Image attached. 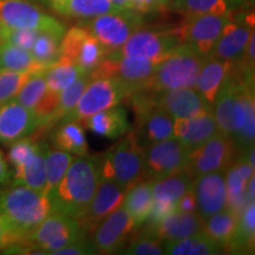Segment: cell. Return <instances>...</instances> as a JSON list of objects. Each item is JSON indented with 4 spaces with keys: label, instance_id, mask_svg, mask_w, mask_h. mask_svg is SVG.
Here are the masks:
<instances>
[{
    "label": "cell",
    "instance_id": "6da1fadb",
    "mask_svg": "<svg viewBox=\"0 0 255 255\" xmlns=\"http://www.w3.org/2000/svg\"><path fill=\"white\" fill-rule=\"evenodd\" d=\"M100 181L97 157L83 155L73 158L68 171L50 196L55 212L82 219Z\"/></svg>",
    "mask_w": 255,
    "mask_h": 255
},
{
    "label": "cell",
    "instance_id": "7a4b0ae2",
    "mask_svg": "<svg viewBox=\"0 0 255 255\" xmlns=\"http://www.w3.org/2000/svg\"><path fill=\"white\" fill-rule=\"evenodd\" d=\"M97 158L101 180H110L128 190L145 180L144 146L130 131Z\"/></svg>",
    "mask_w": 255,
    "mask_h": 255
},
{
    "label": "cell",
    "instance_id": "3957f363",
    "mask_svg": "<svg viewBox=\"0 0 255 255\" xmlns=\"http://www.w3.org/2000/svg\"><path fill=\"white\" fill-rule=\"evenodd\" d=\"M0 209L21 239L55 212L46 194L21 184L0 191Z\"/></svg>",
    "mask_w": 255,
    "mask_h": 255
},
{
    "label": "cell",
    "instance_id": "277c9868",
    "mask_svg": "<svg viewBox=\"0 0 255 255\" xmlns=\"http://www.w3.org/2000/svg\"><path fill=\"white\" fill-rule=\"evenodd\" d=\"M79 220L53 212L17 244L30 248L31 254H53L85 235Z\"/></svg>",
    "mask_w": 255,
    "mask_h": 255
},
{
    "label": "cell",
    "instance_id": "5b68a950",
    "mask_svg": "<svg viewBox=\"0 0 255 255\" xmlns=\"http://www.w3.org/2000/svg\"><path fill=\"white\" fill-rule=\"evenodd\" d=\"M206 58L186 44H181L167 58L156 65L154 75L146 88H150L157 94L173 89L194 88Z\"/></svg>",
    "mask_w": 255,
    "mask_h": 255
},
{
    "label": "cell",
    "instance_id": "8992f818",
    "mask_svg": "<svg viewBox=\"0 0 255 255\" xmlns=\"http://www.w3.org/2000/svg\"><path fill=\"white\" fill-rule=\"evenodd\" d=\"M79 25L100 41L108 53H111L119 50L133 32L143 27L144 21L138 12L133 9H121L83 19Z\"/></svg>",
    "mask_w": 255,
    "mask_h": 255
},
{
    "label": "cell",
    "instance_id": "52a82bcc",
    "mask_svg": "<svg viewBox=\"0 0 255 255\" xmlns=\"http://www.w3.org/2000/svg\"><path fill=\"white\" fill-rule=\"evenodd\" d=\"M156 65L157 64L148 59L120 56L111 52L105 56L97 68L92 70L90 79L100 77L115 78L122 83L129 95H131L139 89L148 87L149 81L156 70Z\"/></svg>",
    "mask_w": 255,
    "mask_h": 255
},
{
    "label": "cell",
    "instance_id": "ba28073f",
    "mask_svg": "<svg viewBox=\"0 0 255 255\" xmlns=\"http://www.w3.org/2000/svg\"><path fill=\"white\" fill-rule=\"evenodd\" d=\"M128 96L127 88L117 79L111 77L90 79L76 107L62 122L73 121L84 124L92 115L120 104Z\"/></svg>",
    "mask_w": 255,
    "mask_h": 255
},
{
    "label": "cell",
    "instance_id": "9c48e42d",
    "mask_svg": "<svg viewBox=\"0 0 255 255\" xmlns=\"http://www.w3.org/2000/svg\"><path fill=\"white\" fill-rule=\"evenodd\" d=\"M238 156L237 146L231 137L221 132L189 151L183 171L191 178L209 173L226 171Z\"/></svg>",
    "mask_w": 255,
    "mask_h": 255
},
{
    "label": "cell",
    "instance_id": "30bf717a",
    "mask_svg": "<svg viewBox=\"0 0 255 255\" xmlns=\"http://www.w3.org/2000/svg\"><path fill=\"white\" fill-rule=\"evenodd\" d=\"M182 41L178 36L177 28L174 30H152L138 28L133 32L126 43L115 51L120 56L144 58L154 64H159L167 58Z\"/></svg>",
    "mask_w": 255,
    "mask_h": 255
},
{
    "label": "cell",
    "instance_id": "8fae6325",
    "mask_svg": "<svg viewBox=\"0 0 255 255\" xmlns=\"http://www.w3.org/2000/svg\"><path fill=\"white\" fill-rule=\"evenodd\" d=\"M0 26L24 28L64 36L66 28L27 0H0Z\"/></svg>",
    "mask_w": 255,
    "mask_h": 255
},
{
    "label": "cell",
    "instance_id": "7c38bea8",
    "mask_svg": "<svg viewBox=\"0 0 255 255\" xmlns=\"http://www.w3.org/2000/svg\"><path fill=\"white\" fill-rule=\"evenodd\" d=\"M232 12L226 14H201L188 17L187 21L177 27L182 44L195 52L208 57L221 36L225 25L231 20Z\"/></svg>",
    "mask_w": 255,
    "mask_h": 255
},
{
    "label": "cell",
    "instance_id": "4fadbf2b",
    "mask_svg": "<svg viewBox=\"0 0 255 255\" xmlns=\"http://www.w3.org/2000/svg\"><path fill=\"white\" fill-rule=\"evenodd\" d=\"M188 154L186 146L175 137L149 144L144 148L145 180H159L183 171Z\"/></svg>",
    "mask_w": 255,
    "mask_h": 255
},
{
    "label": "cell",
    "instance_id": "5bb4252c",
    "mask_svg": "<svg viewBox=\"0 0 255 255\" xmlns=\"http://www.w3.org/2000/svg\"><path fill=\"white\" fill-rule=\"evenodd\" d=\"M107 55L108 52L100 41L81 25L65 31L60 40L59 59L77 64L89 75Z\"/></svg>",
    "mask_w": 255,
    "mask_h": 255
},
{
    "label": "cell",
    "instance_id": "9a60e30c",
    "mask_svg": "<svg viewBox=\"0 0 255 255\" xmlns=\"http://www.w3.org/2000/svg\"><path fill=\"white\" fill-rule=\"evenodd\" d=\"M133 229L135 225L131 216L123 206L114 210L95 227L92 244L97 254H111L120 251Z\"/></svg>",
    "mask_w": 255,
    "mask_h": 255
},
{
    "label": "cell",
    "instance_id": "2e32d148",
    "mask_svg": "<svg viewBox=\"0 0 255 255\" xmlns=\"http://www.w3.org/2000/svg\"><path fill=\"white\" fill-rule=\"evenodd\" d=\"M254 32V13L240 19L233 17L223 27L221 36L208 57L238 63L244 53L251 34Z\"/></svg>",
    "mask_w": 255,
    "mask_h": 255
},
{
    "label": "cell",
    "instance_id": "e0dca14e",
    "mask_svg": "<svg viewBox=\"0 0 255 255\" xmlns=\"http://www.w3.org/2000/svg\"><path fill=\"white\" fill-rule=\"evenodd\" d=\"M39 128L36 115L15 100L0 107V144H12L31 136Z\"/></svg>",
    "mask_w": 255,
    "mask_h": 255
},
{
    "label": "cell",
    "instance_id": "ac0fdd59",
    "mask_svg": "<svg viewBox=\"0 0 255 255\" xmlns=\"http://www.w3.org/2000/svg\"><path fill=\"white\" fill-rule=\"evenodd\" d=\"M127 190L110 180H101L95 195L79 222L85 231H92L96 226L114 210L122 206Z\"/></svg>",
    "mask_w": 255,
    "mask_h": 255
},
{
    "label": "cell",
    "instance_id": "d6986e66",
    "mask_svg": "<svg viewBox=\"0 0 255 255\" xmlns=\"http://www.w3.org/2000/svg\"><path fill=\"white\" fill-rule=\"evenodd\" d=\"M59 94L51 91L47 88L44 73H34L27 79L14 100L36 115L41 128L47 117L55 110Z\"/></svg>",
    "mask_w": 255,
    "mask_h": 255
},
{
    "label": "cell",
    "instance_id": "ffe728a7",
    "mask_svg": "<svg viewBox=\"0 0 255 255\" xmlns=\"http://www.w3.org/2000/svg\"><path fill=\"white\" fill-rule=\"evenodd\" d=\"M193 190L196 197L197 213L203 220L226 208L225 171L209 173L194 178Z\"/></svg>",
    "mask_w": 255,
    "mask_h": 255
},
{
    "label": "cell",
    "instance_id": "44dd1931",
    "mask_svg": "<svg viewBox=\"0 0 255 255\" xmlns=\"http://www.w3.org/2000/svg\"><path fill=\"white\" fill-rule=\"evenodd\" d=\"M157 107L174 119H190L212 111V107L193 88L173 89L158 94Z\"/></svg>",
    "mask_w": 255,
    "mask_h": 255
},
{
    "label": "cell",
    "instance_id": "7402d4cb",
    "mask_svg": "<svg viewBox=\"0 0 255 255\" xmlns=\"http://www.w3.org/2000/svg\"><path fill=\"white\" fill-rule=\"evenodd\" d=\"M218 132V126L212 111L190 119L174 120L173 135L186 146L188 151L196 149Z\"/></svg>",
    "mask_w": 255,
    "mask_h": 255
},
{
    "label": "cell",
    "instance_id": "603a6c76",
    "mask_svg": "<svg viewBox=\"0 0 255 255\" xmlns=\"http://www.w3.org/2000/svg\"><path fill=\"white\" fill-rule=\"evenodd\" d=\"M254 169L247 164L240 156H237L232 164L226 169V208L235 214H240L246 207V188L250 178L254 175Z\"/></svg>",
    "mask_w": 255,
    "mask_h": 255
},
{
    "label": "cell",
    "instance_id": "cb8c5ba5",
    "mask_svg": "<svg viewBox=\"0 0 255 255\" xmlns=\"http://www.w3.org/2000/svg\"><path fill=\"white\" fill-rule=\"evenodd\" d=\"M203 220L199 213L174 212L156 226H148L146 229L162 241L180 240L199 234L203 229Z\"/></svg>",
    "mask_w": 255,
    "mask_h": 255
},
{
    "label": "cell",
    "instance_id": "d4e9b609",
    "mask_svg": "<svg viewBox=\"0 0 255 255\" xmlns=\"http://www.w3.org/2000/svg\"><path fill=\"white\" fill-rule=\"evenodd\" d=\"M83 127L109 139L121 138L131 131V124L128 120L127 109L120 104L92 115L85 121Z\"/></svg>",
    "mask_w": 255,
    "mask_h": 255
},
{
    "label": "cell",
    "instance_id": "484cf974",
    "mask_svg": "<svg viewBox=\"0 0 255 255\" xmlns=\"http://www.w3.org/2000/svg\"><path fill=\"white\" fill-rule=\"evenodd\" d=\"M233 64L234 63L227 62V60L207 57L205 63L201 66L194 88L210 107L214 103L216 95L225 78L227 77Z\"/></svg>",
    "mask_w": 255,
    "mask_h": 255
},
{
    "label": "cell",
    "instance_id": "4316f807",
    "mask_svg": "<svg viewBox=\"0 0 255 255\" xmlns=\"http://www.w3.org/2000/svg\"><path fill=\"white\" fill-rule=\"evenodd\" d=\"M174 117L165 113L161 108L155 107L136 120L137 130L135 131L137 138L141 142L142 139L145 143H152L164 141L171 138L173 135Z\"/></svg>",
    "mask_w": 255,
    "mask_h": 255
},
{
    "label": "cell",
    "instance_id": "83f0119b",
    "mask_svg": "<svg viewBox=\"0 0 255 255\" xmlns=\"http://www.w3.org/2000/svg\"><path fill=\"white\" fill-rule=\"evenodd\" d=\"M47 4L57 14L69 18L89 19L121 11L110 0H53Z\"/></svg>",
    "mask_w": 255,
    "mask_h": 255
},
{
    "label": "cell",
    "instance_id": "f1b7e54d",
    "mask_svg": "<svg viewBox=\"0 0 255 255\" xmlns=\"http://www.w3.org/2000/svg\"><path fill=\"white\" fill-rule=\"evenodd\" d=\"M152 203V181L143 180L127 190L122 206L131 216L135 228H137L146 222Z\"/></svg>",
    "mask_w": 255,
    "mask_h": 255
},
{
    "label": "cell",
    "instance_id": "f546056e",
    "mask_svg": "<svg viewBox=\"0 0 255 255\" xmlns=\"http://www.w3.org/2000/svg\"><path fill=\"white\" fill-rule=\"evenodd\" d=\"M49 146L40 143L37 151L23 164L14 168V184H21L39 191H45V156Z\"/></svg>",
    "mask_w": 255,
    "mask_h": 255
},
{
    "label": "cell",
    "instance_id": "4dcf8cb0",
    "mask_svg": "<svg viewBox=\"0 0 255 255\" xmlns=\"http://www.w3.org/2000/svg\"><path fill=\"white\" fill-rule=\"evenodd\" d=\"M51 65L41 63L31 53L12 44H0V70L17 72L44 73Z\"/></svg>",
    "mask_w": 255,
    "mask_h": 255
},
{
    "label": "cell",
    "instance_id": "1f68e13d",
    "mask_svg": "<svg viewBox=\"0 0 255 255\" xmlns=\"http://www.w3.org/2000/svg\"><path fill=\"white\" fill-rule=\"evenodd\" d=\"M255 238V203L250 202L238 215L234 235L225 251L228 253H253Z\"/></svg>",
    "mask_w": 255,
    "mask_h": 255
},
{
    "label": "cell",
    "instance_id": "d6a6232c",
    "mask_svg": "<svg viewBox=\"0 0 255 255\" xmlns=\"http://www.w3.org/2000/svg\"><path fill=\"white\" fill-rule=\"evenodd\" d=\"M163 252L168 255H215L223 253L222 248L203 232L180 240L164 241Z\"/></svg>",
    "mask_w": 255,
    "mask_h": 255
},
{
    "label": "cell",
    "instance_id": "836d02e7",
    "mask_svg": "<svg viewBox=\"0 0 255 255\" xmlns=\"http://www.w3.org/2000/svg\"><path fill=\"white\" fill-rule=\"evenodd\" d=\"M237 225L238 214H235L231 209L223 208L203 221L202 232L216 242L222 248V251H225V247L234 235Z\"/></svg>",
    "mask_w": 255,
    "mask_h": 255
},
{
    "label": "cell",
    "instance_id": "e575fe53",
    "mask_svg": "<svg viewBox=\"0 0 255 255\" xmlns=\"http://www.w3.org/2000/svg\"><path fill=\"white\" fill-rule=\"evenodd\" d=\"M59 124L60 126L53 133V144L56 148L72 155H87L88 142L85 138L84 127L81 126V123L73 122V121Z\"/></svg>",
    "mask_w": 255,
    "mask_h": 255
},
{
    "label": "cell",
    "instance_id": "d590c367",
    "mask_svg": "<svg viewBox=\"0 0 255 255\" xmlns=\"http://www.w3.org/2000/svg\"><path fill=\"white\" fill-rule=\"evenodd\" d=\"M89 82H90V76H83V77L76 79L71 85H69L68 88L64 89L62 92H59L58 103H57L55 110H53L52 114L47 117V120L41 128L51 129V128L55 127L56 124H59L62 122V121L73 110V108L76 107V104H77L78 100L81 98L83 91L85 90Z\"/></svg>",
    "mask_w": 255,
    "mask_h": 255
},
{
    "label": "cell",
    "instance_id": "8d00e7d4",
    "mask_svg": "<svg viewBox=\"0 0 255 255\" xmlns=\"http://www.w3.org/2000/svg\"><path fill=\"white\" fill-rule=\"evenodd\" d=\"M193 181L184 171L152 181L154 201L177 203L178 199L193 187Z\"/></svg>",
    "mask_w": 255,
    "mask_h": 255
},
{
    "label": "cell",
    "instance_id": "74e56055",
    "mask_svg": "<svg viewBox=\"0 0 255 255\" xmlns=\"http://www.w3.org/2000/svg\"><path fill=\"white\" fill-rule=\"evenodd\" d=\"M83 76H90L83 70L77 64L69 62V60L58 59L53 63L49 69L44 72V77L49 90L57 92H62L69 85H71L76 79Z\"/></svg>",
    "mask_w": 255,
    "mask_h": 255
},
{
    "label": "cell",
    "instance_id": "f35d334b",
    "mask_svg": "<svg viewBox=\"0 0 255 255\" xmlns=\"http://www.w3.org/2000/svg\"><path fill=\"white\" fill-rule=\"evenodd\" d=\"M73 156L70 152L53 149L46 152L45 156V175H46V187L44 194L47 196L52 195V193L58 186L62 178L73 161Z\"/></svg>",
    "mask_w": 255,
    "mask_h": 255
},
{
    "label": "cell",
    "instance_id": "ab89813d",
    "mask_svg": "<svg viewBox=\"0 0 255 255\" xmlns=\"http://www.w3.org/2000/svg\"><path fill=\"white\" fill-rule=\"evenodd\" d=\"M170 8L182 12L187 17L201 14H226L233 11L228 0H177L171 4Z\"/></svg>",
    "mask_w": 255,
    "mask_h": 255
},
{
    "label": "cell",
    "instance_id": "60d3db41",
    "mask_svg": "<svg viewBox=\"0 0 255 255\" xmlns=\"http://www.w3.org/2000/svg\"><path fill=\"white\" fill-rule=\"evenodd\" d=\"M63 36L50 33V32H39L31 49V53L39 62L52 65L59 58L60 40Z\"/></svg>",
    "mask_w": 255,
    "mask_h": 255
},
{
    "label": "cell",
    "instance_id": "b9f144b4",
    "mask_svg": "<svg viewBox=\"0 0 255 255\" xmlns=\"http://www.w3.org/2000/svg\"><path fill=\"white\" fill-rule=\"evenodd\" d=\"M32 75L34 73L0 70V107L14 100Z\"/></svg>",
    "mask_w": 255,
    "mask_h": 255
},
{
    "label": "cell",
    "instance_id": "7bdbcfd3",
    "mask_svg": "<svg viewBox=\"0 0 255 255\" xmlns=\"http://www.w3.org/2000/svg\"><path fill=\"white\" fill-rule=\"evenodd\" d=\"M121 253L128 255H163V241L145 228V231L133 239L127 250Z\"/></svg>",
    "mask_w": 255,
    "mask_h": 255
},
{
    "label": "cell",
    "instance_id": "ee69618b",
    "mask_svg": "<svg viewBox=\"0 0 255 255\" xmlns=\"http://www.w3.org/2000/svg\"><path fill=\"white\" fill-rule=\"evenodd\" d=\"M39 145L40 143L36 142L32 138H28V137H25V138H21L17 142L12 143V146L8 152L9 162H11L14 168L23 164L25 161H27L37 151Z\"/></svg>",
    "mask_w": 255,
    "mask_h": 255
},
{
    "label": "cell",
    "instance_id": "f6af8a7d",
    "mask_svg": "<svg viewBox=\"0 0 255 255\" xmlns=\"http://www.w3.org/2000/svg\"><path fill=\"white\" fill-rule=\"evenodd\" d=\"M97 254V251L92 244V241H89L84 237L78 239L72 244L68 245L66 247L60 248L56 251L52 255H94Z\"/></svg>",
    "mask_w": 255,
    "mask_h": 255
},
{
    "label": "cell",
    "instance_id": "bcb514c9",
    "mask_svg": "<svg viewBox=\"0 0 255 255\" xmlns=\"http://www.w3.org/2000/svg\"><path fill=\"white\" fill-rule=\"evenodd\" d=\"M20 240L21 237L9 225L7 220H0V250H5V248L13 244H17Z\"/></svg>",
    "mask_w": 255,
    "mask_h": 255
},
{
    "label": "cell",
    "instance_id": "7dc6e473",
    "mask_svg": "<svg viewBox=\"0 0 255 255\" xmlns=\"http://www.w3.org/2000/svg\"><path fill=\"white\" fill-rule=\"evenodd\" d=\"M176 212H182V213L197 212L196 197H195V194H194L193 187H191L188 191H186V193L178 199L176 203Z\"/></svg>",
    "mask_w": 255,
    "mask_h": 255
},
{
    "label": "cell",
    "instance_id": "c3c4849f",
    "mask_svg": "<svg viewBox=\"0 0 255 255\" xmlns=\"http://www.w3.org/2000/svg\"><path fill=\"white\" fill-rule=\"evenodd\" d=\"M131 1V8L133 11L138 12L139 14L151 13V12L161 11L156 0H130Z\"/></svg>",
    "mask_w": 255,
    "mask_h": 255
},
{
    "label": "cell",
    "instance_id": "681fc988",
    "mask_svg": "<svg viewBox=\"0 0 255 255\" xmlns=\"http://www.w3.org/2000/svg\"><path fill=\"white\" fill-rule=\"evenodd\" d=\"M11 170H9L8 163L6 161L4 152L0 150V184L8 182L11 178Z\"/></svg>",
    "mask_w": 255,
    "mask_h": 255
},
{
    "label": "cell",
    "instance_id": "f907efd6",
    "mask_svg": "<svg viewBox=\"0 0 255 255\" xmlns=\"http://www.w3.org/2000/svg\"><path fill=\"white\" fill-rule=\"evenodd\" d=\"M254 188H255V176L253 175V176H252V177L250 178V181H248L247 188H246V199H247V203L254 202V197H255Z\"/></svg>",
    "mask_w": 255,
    "mask_h": 255
},
{
    "label": "cell",
    "instance_id": "816d5d0a",
    "mask_svg": "<svg viewBox=\"0 0 255 255\" xmlns=\"http://www.w3.org/2000/svg\"><path fill=\"white\" fill-rule=\"evenodd\" d=\"M113 4L121 9H132L130 0H110Z\"/></svg>",
    "mask_w": 255,
    "mask_h": 255
},
{
    "label": "cell",
    "instance_id": "f5cc1de1",
    "mask_svg": "<svg viewBox=\"0 0 255 255\" xmlns=\"http://www.w3.org/2000/svg\"><path fill=\"white\" fill-rule=\"evenodd\" d=\"M161 11H165V9H169L171 6V0H156Z\"/></svg>",
    "mask_w": 255,
    "mask_h": 255
},
{
    "label": "cell",
    "instance_id": "db71d44e",
    "mask_svg": "<svg viewBox=\"0 0 255 255\" xmlns=\"http://www.w3.org/2000/svg\"><path fill=\"white\" fill-rule=\"evenodd\" d=\"M228 1L231 2L232 8L234 9V8H237V7H240V6L244 4L245 0H228Z\"/></svg>",
    "mask_w": 255,
    "mask_h": 255
},
{
    "label": "cell",
    "instance_id": "11a10c76",
    "mask_svg": "<svg viewBox=\"0 0 255 255\" xmlns=\"http://www.w3.org/2000/svg\"><path fill=\"white\" fill-rule=\"evenodd\" d=\"M2 219H5V216H4V214H2L1 209H0V220H2Z\"/></svg>",
    "mask_w": 255,
    "mask_h": 255
},
{
    "label": "cell",
    "instance_id": "9f6ffc18",
    "mask_svg": "<svg viewBox=\"0 0 255 255\" xmlns=\"http://www.w3.org/2000/svg\"><path fill=\"white\" fill-rule=\"evenodd\" d=\"M175 1H177V0H171V4H173V2H175Z\"/></svg>",
    "mask_w": 255,
    "mask_h": 255
},
{
    "label": "cell",
    "instance_id": "6f0895ef",
    "mask_svg": "<svg viewBox=\"0 0 255 255\" xmlns=\"http://www.w3.org/2000/svg\"><path fill=\"white\" fill-rule=\"evenodd\" d=\"M46 1H47V2H49V1H53V0H46Z\"/></svg>",
    "mask_w": 255,
    "mask_h": 255
}]
</instances>
